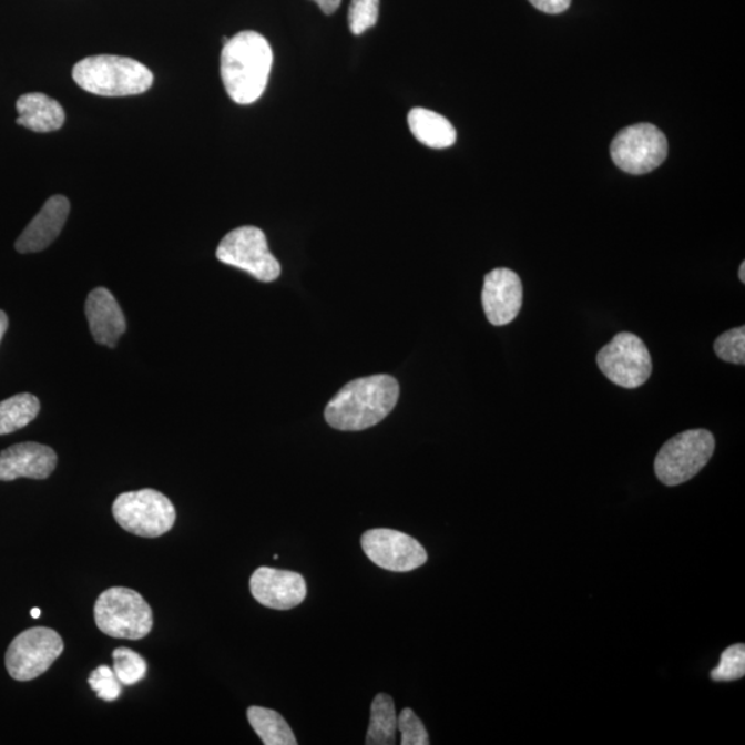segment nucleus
I'll return each instance as SVG.
<instances>
[{
	"label": "nucleus",
	"mask_w": 745,
	"mask_h": 745,
	"mask_svg": "<svg viewBox=\"0 0 745 745\" xmlns=\"http://www.w3.org/2000/svg\"><path fill=\"white\" fill-rule=\"evenodd\" d=\"M399 398L392 376L376 375L346 384L327 404V425L338 431H364L391 414Z\"/></svg>",
	"instance_id": "f257e3e1"
},
{
	"label": "nucleus",
	"mask_w": 745,
	"mask_h": 745,
	"mask_svg": "<svg viewBox=\"0 0 745 745\" xmlns=\"http://www.w3.org/2000/svg\"><path fill=\"white\" fill-rule=\"evenodd\" d=\"M274 53L267 39L254 31H242L224 44L222 79L236 104L256 103L267 88Z\"/></svg>",
	"instance_id": "f03ea898"
},
{
	"label": "nucleus",
	"mask_w": 745,
	"mask_h": 745,
	"mask_svg": "<svg viewBox=\"0 0 745 745\" xmlns=\"http://www.w3.org/2000/svg\"><path fill=\"white\" fill-rule=\"evenodd\" d=\"M73 81L86 92L101 98H126L146 92L154 75L140 61L121 55H92L76 62Z\"/></svg>",
	"instance_id": "7ed1b4c3"
},
{
	"label": "nucleus",
	"mask_w": 745,
	"mask_h": 745,
	"mask_svg": "<svg viewBox=\"0 0 745 745\" xmlns=\"http://www.w3.org/2000/svg\"><path fill=\"white\" fill-rule=\"evenodd\" d=\"M94 620L101 632L116 640H143L154 625L149 602L126 586H112L99 596Z\"/></svg>",
	"instance_id": "20e7f679"
},
{
	"label": "nucleus",
	"mask_w": 745,
	"mask_h": 745,
	"mask_svg": "<svg viewBox=\"0 0 745 745\" xmlns=\"http://www.w3.org/2000/svg\"><path fill=\"white\" fill-rule=\"evenodd\" d=\"M715 450L714 435L707 430H688L663 445L654 461V472L665 487L691 481L708 465Z\"/></svg>",
	"instance_id": "39448f33"
},
{
	"label": "nucleus",
	"mask_w": 745,
	"mask_h": 745,
	"mask_svg": "<svg viewBox=\"0 0 745 745\" xmlns=\"http://www.w3.org/2000/svg\"><path fill=\"white\" fill-rule=\"evenodd\" d=\"M112 513L120 527L140 538L156 539L176 523V508L165 494L154 489L126 492L116 497Z\"/></svg>",
	"instance_id": "423d86ee"
},
{
	"label": "nucleus",
	"mask_w": 745,
	"mask_h": 745,
	"mask_svg": "<svg viewBox=\"0 0 745 745\" xmlns=\"http://www.w3.org/2000/svg\"><path fill=\"white\" fill-rule=\"evenodd\" d=\"M64 652L59 632L47 626H33L17 635L6 652V669L11 678L28 682L39 678L52 667Z\"/></svg>",
	"instance_id": "0eeeda50"
},
{
	"label": "nucleus",
	"mask_w": 745,
	"mask_h": 745,
	"mask_svg": "<svg viewBox=\"0 0 745 745\" xmlns=\"http://www.w3.org/2000/svg\"><path fill=\"white\" fill-rule=\"evenodd\" d=\"M216 256L220 262L246 271L264 284L278 279L280 275V264L269 252L265 234L251 225L225 235L220 242Z\"/></svg>",
	"instance_id": "6e6552de"
},
{
	"label": "nucleus",
	"mask_w": 745,
	"mask_h": 745,
	"mask_svg": "<svg viewBox=\"0 0 745 745\" xmlns=\"http://www.w3.org/2000/svg\"><path fill=\"white\" fill-rule=\"evenodd\" d=\"M611 155L621 171L646 174L663 165L669 155L667 139L653 124H634L621 130L614 137Z\"/></svg>",
	"instance_id": "1a4fd4ad"
},
{
	"label": "nucleus",
	"mask_w": 745,
	"mask_h": 745,
	"mask_svg": "<svg viewBox=\"0 0 745 745\" xmlns=\"http://www.w3.org/2000/svg\"><path fill=\"white\" fill-rule=\"evenodd\" d=\"M598 366L609 380L623 388L643 386L652 375L653 365L646 344L632 333H619L596 357Z\"/></svg>",
	"instance_id": "9d476101"
},
{
	"label": "nucleus",
	"mask_w": 745,
	"mask_h": 745,
	"mask_svg": "<svg viewBox=\"0 0 745 745\" xmlns=\"http://www.w3.org/2000/svg\"><path fill=\"white\" fill-rule=\"evenodd\" d=\"M365 554L389 572H411L427 562L425 547L409 534L391 529H371L360 540Z\"/></svg>",
	"instance_id": "9b49d317"
},
{
	"label": "nucleus",
	"mask_w": 745,
	"mask_h": 745,
	"mask_svg": "<svg viewBox=\"0 0 745 745\" xmlns=\"http://www.w3.org/2000/svg\"><path fill=\"white\" fill-rule=\"evenodd\" d=\"M251 592L263 606L290 611L307 596V583L302 574L273 568H258L252 574Z\"/></svg>",
	"instance_id": "f8f14e48"
},
{
	"label": "nucleus",
	"mask_w": 745,
	"mask_h": 745,
	"mask_svg": "<svg viewBox=\"0 0 745 745\" xmlns=\"http://www.w3.org/2000/svg\"><path fill=\"white\" fill-rule=\"evenodd\" d=\"M522 282L513 271L496 268L484 276L482 304L490 324H511L522 308Z\"/></svg>",
	"instance_id": "ddd939ff"
},
{
	"label": "nucleus",
	"mask_w": 745,
	"mask_h": 745,
	"mask_svg": "<svg viewBox=\"0 0 745 745\" xmlns=\"http://www.w3.org/2000/svg\"><path fill=\"white\" fill-rule=\"evenodd\" d=\"M58 467V455L47 445L24 442L10 446L0 453V481L19 478L47 479Z\"/></svg>",
	"instance_id": "4468645a"
},
{
	"label": "nucleus",
	"mask_w": 745,
	"mask_h": 745,
	"mask_svg": "<svg viewBox=\"0 0 745 745\" xmlns=\"http://www.w3.org/2000/svg\"><path fill=\"white\" fill-rule=\"evenodd\" d=\"M70 201L65 196L54 195L44 203L42 211L32 220L24 233L16 242L17 252L38 253L53 244L64 228L68 214H70Z\"/></svg>",
	"instance_id": "2eb2a0df"
},
{
	"label": "nucleus",
	"mask_w": 745,
	"mask_h": 745,
	"mask_svg": "<svg viewBox=\"0 0 745 745\" xmlns=\"http://www.w3.org/2000/svg\"><path fill=\"white\" fill-rule=\"evenodd\" d=\"M84 310L94 341L101 346L116 347L127 325L123 310L112 293L105 287L90 292Z\"/></svg>",
	"instance_id": "dca6fc26"
},
{
	"label": "nucleus",
	"mask_w": 745,
	"mask_h": 745,
	"mask_svg": "<svg viewBox=\"0 0 745 745\" xmlns=\"http://www.w3.org/2000/svg\"><path fill=\"white\" fill-rule=\"evenodd\" d=\"M19 118L17 124L37 133H50L60 130L65 122L64 109L49 95L28 93L21 95L16 104Z\"/></svg>",
	"instance_id": "f3484780"
},
{
	"label": "nucleus",
	"mask_w": 745,
	"mask_h": 745,
	"mask_svg": "<svg viewBox=\"0 0 745 745\" xmlns=\"http://www.w3.org/2000/svg\"><path fill=\"white\" fill-rule=\"evenodd\" d=\"M410 132L421 144L435 150L449 149L456 143L457 133L445 116L426 109H414L409 112Z\"/></svg>",
	"instance_id": "a211bd4d"
},
{
	"label": "nucleus",
	"mask_w": 745,
	"mask_h": 745,
	"mask_svg": "<svg viewBox=\"0 0 745 745\" xmlns=\"http://www.w3.org/2000/svg\"><path fill=\"white\" fill-rule=\"evenodd\" d=\"M398 716L391 696L386 693L377 694L370 707V725L366 744L392 745L397 742Z\"/></svg>",
	"instance_id": "6ab92c4d"
},
{
	"label": "nucleus",
	"mask_w": 745,
	"mask_h": 745,
	"mask_svg": "<svg viewBox=\"0 0 745 745\" xmlns=\"http://www.w3.org/2000/svg\"><path fill=\"white\" fill-rule=\"evenodd\" d=\"M247 720L263 744L297 745L292 727L276 711L253 705L247 710Z\"/></svg>",
	"instance_id": "aec40b11"
},
{
	"label": "nucleus",
	"mask_w": 745,
	"mask_h": 745,
	"mask_svg": "<svg viewBox=\"0 0 745 745\" xmlns=\"http://www.w3.org/2000/svg\"><path fill=\"white\" fill-rule=\"evenodd\" d=\"M41 402L32 394H19L0 402V435L21 430L37 419Z\"/></svg>",
	"instance_id": "412c9836"
},
{
	"label": "nucleus",
	"mask_w": 745,
	"mask_h": 745,
	"mask_svg": "<svg viewBox=\"0 0 745 745\" xmlns=\"http://www.w3.org/2000/svg\"><path fill=\"white\" fill-rule=\"evenodd\" d=\"M114 659V673L122 685L133 686L143 681L149 671V665L143 656L127 647H118L112 653Z\"/></svg>",
	"instance_id": "4be33fe9"
},
{
	"label": "nucleus",
	"mask_w": 745,
	"mask_h": 745,
	"mask_svg": "<svg viewBox=\"0 0 745 745\" xmlns=\"http://www.w3.org/2000/svg\"><path fill=\"white\" fill-rule=\"evenodd\" d=\"M745 645L736 643L722 653L718 667L711 671V680L715 682H733L744 678Z\"/></svg>",
	"instance_id": "5701e85b"
},
{
	"label": "nucleus",
	"mask_w": 745,
	"mask_h": 745,
	"mask_svg": "<svg viewBox=\"0 0 745 745\" xmlns=\"http://www.w3.org/2000/svg\"><path fill=\"white\" fill-rule=\"evenodd\" d=\"M378 13L380 0H353L348 10L349 31L354 35H363L377 24Z\"/></svg>",
	"instance_id": "b1692460"
},
{
	"label": "nucleus",
	"mask_w": 745,
	"mask_h": 745,
	"mask_svg": "<svg viewBox=\"0 0 745 745\" xmlns=\"http://www.w3.org/2000/svg\"><path fill=\"white\" fill-rule=\"evenodd\" d=\"M716 357L725 363L744 365L745 364V327H736L725 331L716 338L714 344Z\"/></svg>",
	"instance_id": "393cba45"
},
{
	"label": "nucleus",
	"mask_w": 745,
	"mask_h": 745,
	"mask_svg": "<svg viewBox=\"0 0 745 745\" xmlns=\"http://www.w3.org/2000/svg\"><path fill=\"white\" fill-rule=\"evenodd\" d=\"M89 685L104 702H115L122 693V683L109 665H100L89 676Z\"/></svg>",
	"instance_id": "a878e982"
},
{
	"label": "nucleus",
	"mask_w": 745,
	"mask_h": 745,
	"mask_svg": "<svg viewBox=\"0 0 745 745\" xmlns=\"http://www.w3.org/2000/svg\"><path fill=\"white\" fill-rule=\"evenodd\" d=\"M398 731L402 735V738H400V744L402 745L430 744V737H428L426 727L422 725L419 716L414 713V710L405 708L400 713L398 716Z\"/></svg>",
	"instance_id": "bb28decb"
},
{
	"label": "nucleus",
	"mask_w": 745,
	"mask_h": 745,
	"mask_svg": "<svg viewBox=\"0 0 745 745\" xmlns=\"http://www.w3.org/2000/svg\"><path fill=\"white\" fill-rule=\"evenodd\" d=\"M529 2L547 14H559L569 9L572 0H529Z\"/></svg>",
	"instance_id": "cd10ccee"
},
{
	"label": "nucleus",
	"mask_w": 745,
	"mask_h": 745,
	"mask_svg": "<svg viewBox=\"0 0 745 745\" xmlns=\"http://www.w3.org/2000/svg\"><path fill=\"white\" fill-rule=\"evenodd\" d=\"M325 14H333L340 6L341 0H315Z\"/></svg>",
	"instance_id": "c85d7f7f"
},
{
	"label": "nucleus",
	"mask_w": 745,
	"mask_h": 745,
	"mask_svg": "<svg viewBox=\"0 0 745 745\" xmlns=\"http://www.w3.org/2000/svg\"><path fill=\"white\" fill-rule=\"evenodd\" d=\"M8 327H9L8 315H6L4 310L0 309V341H2V338L4 336L6 330H8Z\"/></svg>",
	"instance_id": "c756f323"
},
{
	"label": "nucleus",
	"mask_w": 745,
	"mask_h": 745,
	"mask_svg": "<svg viewBox=\"0 0 745 745\" xmlns=\"http://www.w3.org/2000/svg\"><path fill=\"white\" fill-rule=\"evenodd\" d=\"M41 614H42V612H41V609H39V608H33L32 611H31L32 619H39V618H41Z\"/></svg>",
	"instance_id": "7c9ffc66"
},
{
	"label": "nucleus",
	"mask_w": 745,
	"mask_h": 745,
	"mask_svg": "<svg viewBox=\"0 0 745 745\" xmlns=\"http://www.w3.org/2000/svg\"><path fill=\"white\" fill-rule=\"evenodd\" d=\"M738 278H741V280L744 284V282H745V263H743L741 265V269H738Z\"/></svg>",
	"instance_id": "2f4dec72"
}]
</instances>
